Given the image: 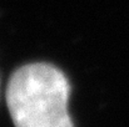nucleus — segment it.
Returning <instances> with one entry per match:
<instances>
[{"label": "nucleus", "mask_w": 129, "mask_h": 127, "mask_svg": "<svg viewBox=\"0 0 129 127\" xmlns=\"http://www.w3.org/2000/svg\"><path fill=\"white\" fill-rule=\"evenodd\" d=\"M70 82L53 64L31 62L10 76L6 106L15 127H74L68 111Z\"/></svg>", "instance_id": "obj_1"}]
</instances>
